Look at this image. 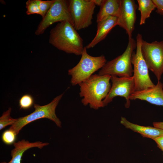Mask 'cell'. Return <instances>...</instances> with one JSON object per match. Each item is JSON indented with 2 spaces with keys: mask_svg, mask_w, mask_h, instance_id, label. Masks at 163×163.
I'll use <instances>...</instances> for the list:
<instances>
[{
  "mask_svg": "<svg viewBox=\"0 0 163 163\" xmlns=\"http://www.w3.org/2000/svg\"><path fill=\"white\" fill-rule=\"evenodd\" d=\"M11 108L9 107L6 111L4 112L0 117V130H1L5 127L13 124L17 120V118H12L10 116Z\"/></svg>",
  "mask_w": 163,
  "mask_h": 163,
  "instance_id": "ac0fdd59",
  "label": "cell"
},
{
  "mask_svg": "<svg viewBox=\"0 0 163 163\" xmlns=\"http://www.w3.org/2000/svg\"><path fill=\"white\" fill-rule=\"evenodd\" d=\"M138 9L141 13L139 24L142 25L145 23L146 19L150 17L155 6L152 0H137Z\"/></svg>",
  "mask_w": 163,
  "mask_h": 163,
  "instance_id": "e0dca14e",
  "label": "cell"
},
{
  "mask_svg": "<svg viewBox=\"0 0 163 163\" xmlns=\"http://www.w3.org/2000/svg\"><path fill=\"white\" fill-rule=\"evenodd\" d=\"M118 21L117 17L110 16L97 23L96 34L93 39L85 46L87 49L94 47L104 40L111 30L117 25Z\"/></svg>",
  "mask_w": 163,
  "mask_h": 163,
  "instance_id": "4fadbf2b",
  "label": "cell"
},
{
  "mask_svg": "<svg viewBox=\"0 0 163 163\" xmlns=\"http://www.w3.org/2000/svg\"><path fill=\"white\" fill-rule=\"evenodd\" d=\"M111 76L94 74L78 84L81 102L84 106L89 105L94 110L104 107L103 101L109 93L111 85Z\"/></svg>",
  "mask_w": 163,
  "mask_h": 163,
  "instance_id": "7a4b0ae2",
  "label": "cell"
},
{
  "mask_svg": "<svg viewBox=\"0 0 163 163\" xmlns=\"http://www.w3.org/2000/svg\"><path fill=\"white\" fill-rule=\"evenodd\" d=\"M155 5L156 12L161 15H163V0H152Z\"/></svg>",
  "mask_w": 163,
  "mask_h": 163,
  "instance_id": "603a6c76",
  "label": "cell"
},
{
  "mask_svg": "<svg viewBox=\"0 0 163 163\" xmlns=\"http://www.w3.org/2000/svg\"><path fill=\"white\" fill-rule=\"evenodd\" d=\"M13 144L14 148L11 152L12 158L8 163H21V158L25 151L33 147H37L41 149L44 146L48 145L49 143H43L40 141L30 142L27 140L22 139L17 142H14ZM0 163H7L3 161Z\"/></svg>",
  "mask_w": 163,
  "mask_h": 163,
  "instance_id": "5bb4252c",
  "label": "cell"
},
{
  "mask_svg": "<svg viewBox=\"0 0 163 163\" xmlns=\"http://www.w3.org/2000/svg\"><path fill=\"white\" fill-rule=\"evenodd\" d=\"M142 40V35L138 33L136 37V52H133L131 58V62L133 66V76L135 83L134 92L140 91L155 85L150 77L149 69L141 53Z\"/></svg>",
  "mask_w": 163,
  "mask_h": 163,
  "instance_id": "8992f818",
  "label": "cell"
},
{
  "mask_svg": "<svg viewBox=\"0 0 163 163\" xmlns=\"http://www.w3.org/2000/svg\"><path fill=\"white\" fill-rule=\"evenodd\" d=\"M63 93L58 96L48 104L40 106L34 104V111L30 114L24 117L17 118V121L9 128L14 131L17 135L24 126L38 119L46 118L53 121L56 125L61 127V122L57 117L55 110L59 102L61 99Z\"/></svg>",
  "mask_w": 163,
  "mask_h": 163,
  "instance_id": "5b68a950",
  "label": "cell"
},
{
  "mask_svg": "<svg viewBox=\"0 0 163 163\" xmlns=\"http://www.w3.org/2000/svg\"><path fill=\"white\" fill-rule=\"evenodd\" d=\"M26 14L28 15L37 14L41 15V12L36 0H28L26 3Z\"/></svg>",
  "mask_w": 163,
  "mask_h": 163,
  "instance_id": "d6986e66",
  "label": "cell"
},
{
  "mask_svg": "<svg viewBox=\"0 0 163 163\" xmlns=\"http://www.w3.org/2000/svg\"><path fill=\"white\" fill-rule=\"evenodd\" d=\"M34 101V99L31 95L25 94L23 95L19 100L20 109H27L30 108L33 105Z\"/></svg>",
  "mask_w": 163,
  "mask_h": 163,
  "instance_id": "ffe728a7",
  "label": "cell"
},
{
  "mask_svg": "<svg viewBox=\"0 0 163 163\" xmlns=\"http://www.w3.org/2000/svg\"><path fill=\"white\" fill-rule=\"evenodd\" d=\"M141 51L148 69L160 81L163 73V40L149 43L143 39Z\"/></svg>",
  "mask_w": 163,
  "mask_h": 163,
  "instance_id": "ba28073f",
  "label": "cell"
},
{
  "mask_svg": "<svg viewBox=\"0 0 163 163\" xmlns=\"http://www.w3.org/2000/svg\"><path fill=\"white\" fill-rule=\"evenodd\" d=\"M129 100L139 99L155 105L163 106V84L158 81L153 86L134 92Z\"/></svg>",
  "mask_w": 163,
  "mask_h": 163,
  "instance_id": "7c38bea8",
  "label": "cell"
},
{
  "mask_svg": "<svg viewBox=\"0 0 163 163\" xmlns=\"http://www.w3.org/2000/svg\"><path fill=\"white\" fill-rule=\"evenodd\" d=\"M55 0L43 1L36 0L41 12V16L43 18L50 8Z\"/></svg>",
  "mask_w": 163,
  "mask_h": 163,
  "instance_id": "44dd1931",
  "label": "cell"
},
{
  "mask_svg": "<svg viewBox=\"0 0 163 163\" xmlns=\"http://www.w3.org/2000/svg\"><path fill=\"white\" fill-rule=\"evenodd\" d=\"M84 47L81 57L78 63L68 71L71 75V84L75 86L85 81L98 70L101 69L107 62L104 55L93 56L89 55Z\"/></svg>",
  "mask_w": 163,
  "mask_h": 163,
  "instance_id": "3957f363",
  "label": "cell"
},
{
  "mask_svg": "<svg viewBox=\"0 0 163 163\" xmlns=\"http://www.w3.org/2000/svg\"><path fill=\"white\" fill-rule=\"evenodd\" d=\"M153 140L157 143L158 147L163 151V135L158 136Z\"/></svg>",
  "mask_w": 163,
  "mask_h": 163,
  "instance_id": "cb8c5ba5",
  "label": "cell"
},
{
  "mask_svg": "<svg viewBox=\"0 0 163 163\" xmlns=\"http://www.w3.org/2000/svg\"><path fill=\"white\" fill-rule=\"evenodd\" d=\"M120 5V0H104L97 15V23L110 16L117 17Z\"/></svg>",
  "mask_w": 163,
  "mask_h": 163,
  "instance_id": "2e32d148",
  "label": "cell"
},
{
  "mask_svg": "<svg viewBox=\"0 0 163 163\" xmlns=\"http://www.w3.org/2000/svg\"><path fill=\"white\" fill-rule=\"evenodd\" d=\"M153 125L154 127L163 130V121L155 122L153 123Z\"/></svg>",
  "mask_w": 163,
  "mask_h": 163,
  "instance_id": "d4e9b609",
  "label": "cell"
},
{
  "mask_svg": "<svg viewBox=\"0 0 163 163\" xmlns=\"http://www.w3.org/2000/svg\"><path fill=\"white\" fill-rule=\"evenodd\" d=\"M92 1L96 5L101 6L104 0H92Z\"/></svg>",
  "mask_w": 163,
  "mask_h": 163,
  "instance_id": "484cf974",
  "label": "cell"
},
{
  "mask_svg": "<svg viewBox=\"0 0 163 163\" xmlns=\"http://www.w3.org/2000/svg\"><path fill=\"white\" fill-rule=\"evenodd\" d=\"M49 43L59 50L78 56L82 55L84 48L82 39L67 21L59 22L51 30Z\"/></svg>",
  "mask_w": 163,
  "mask_h": 163,
  "instance_id": "6da1fadb",
  "label": "cell"
},
{
  "mask_svg": "<svg viewBox=\"0 0 163 163\" xmlns=\"http://www.w3.org/2000/svg\"><path fill=\"white\" fill-rule=\"evenodd\" d=\"M67 21L72 25L69 9V1L55 0L54 3L38 25L36 35L43 34L50 26L57 22Z\"/></svg>",
  "mask_w": 163,
  "mask_h": 163,
  "instance_id": "9c48e42d",
  "label": "cell"
},
{
  "mask_svg": "<svg viewBox=\"0 0 163 163\" xmlns=\"http://www.w3.org/2000/svg\"><path fill=\"white\" fill-rule=\"evenodd\" d=\"M137 5L133 0H120L118 25L124 29L129 39L132 38L136 20Z\"/></svg>",
  "mask_w": 163,
  "mask_h": 163,
  "instance_id": "8fae6325",
  "label": "cell"
},
{
  "mask_svg": "<svg viewBox=\"0 0 163 163\" xmlns=\"http://www.w3.org/2000/svg\"><path fill=\"white\" fill-rule=\"evenodd\" d=\"M120 123L126 128L140 134L143 137L153 139L163 135V130L155 127L143 126L132 123L125 118L121 117Z\"/></svg>",
  "mask_w": 163,
  "mask_h": 163,
  "instance_id": "9a60e30c",
  "label": "cell"
},
{
  "mask_svg": "<svg viewBox=\"0 0 163 163\" xmlns=\"http://www.w3.org/2000/svg\"><path fill=\"white\" fill-rule=\"evenodd\" d=\"M136 47V42L133 38L129 39L126 48L121 55L106 63L100 69L98 75H109L120 77H128L133 76L131 58Z\"/></svg>",
  "mask_w": 163,
  "mask_h": 163,
  "instance_id": "277c9868",
  "label": "cell"
},
{
  "mask_svg": "<svg viewBox=\"0 0 163 163\" xmlns=\"http://www.w3.org/2000/svg\"><path fill=\"white\" fill-rule=\"evenodd\" d=\"M69 3L73 25L77 30L91 24L96 7L92 0H70Z\"/></svg>",
  "mask_w": 163,
  "mask_h": 163,
  "instance_id": "52a82bcc",
  "label": "cell"
},
{
  "mask_svg": "<svg viewBox=\"0 0 163 163\" xmlns=\"http://www.w3.org/2000/svg\"><path fill=\"white\" fill-rule=\"evenodd\" d=\"M110 80L112 84L110 90L103 101L104 107L111 102L117 96L124 97L126 100L125 106L128 107L130 105L129 97L134 92L135 83L133 76L128 77H120L111 76Z\"/></svg>",
  "mask_w": 163,
  "mask_h": 163,
  "instance_id": "30bf717a",
  "label": "cell"
},
{
  "mask_svg": "<svg viewBox=\"0 0 163 163\" xmlns=\"http://www.w3.org/2000/svg\"><path fill=\"white\" fill-rule=\"evenodd\" d=\"M17 135L14 131L9 129L3 132L2 135V139L5 144L11 145L15 142Z\"/></svg>",
  "mask_w": 163,
  "mask_h": 163,
  "instance_id": "7402d4cb",
  "label": "cell"
}]
</instances>
